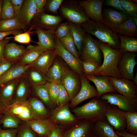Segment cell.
Segmentation results:
<instances>
[{"label": "cell", "mask_w": 137, "mask_h": 137, "mask_svg": "<svg viewBox=\"0 0 137 137\" xmlns=\"http://www.w3.org/2000/svg\"><path fill=\"white\" fill-rule=\"evenodd\" d=\"M59 40L62 46L65 49L76 57L79 59L78 52L75 45L71 31L66 36Z\"/></svg>", "instance_id": "obj_40"}, {"label": "cell", "mask_w": 137, "mask_h": 137, "mask_svg": "<svg viewBox=\"0 0 137 137\" xmlns=\"http://www.w3.org/2000/svg\"><path fill=\"white\" fill-rule=\"evenodd\" d=\"M100 98L125 112L135 111L137 110V98H129L116 92L105 93Z\"/></svg>", "instance_id": "obj_5"}, {"label": "cell", "mask_w": 137, "mask_h": 137, "mask_svg": "<svg viewBox=\"0 0 137 137\" xmlns=\"http://www.w3.org/2000/svg\"><path fill=\"white\" fill-rule=\"evenodd\" d=\"M16 137H37V134L26 124L18 128Z\"/></svg>", "instance_id": "obj_47"}, {"label": "cell", "mask_w": 137, "mask_h": 137, "mask_svg": "<svg viewBox=\"0 0 137 137\" xmlns=\"http://www.w3.org/2000/svg\"><path fill=\"white\" fill-rule=\"evenodd\" d=\"M104 3L106 6L113 7L120 11L126 12L122 6L120 0H106L104 1Z\"/></svg>", "instance_id": "obj_50"}, {"label": "cell", "mask_w": 137, "mask_h": 137, "mask_svg": "<svg viewBox=\"0 0 137 137\" xmlns=\"http://www.w3.org/2000/svg\"><path fill=\"white\" fill-rule=\"evenodd\" d=\"M36 7V16L41 13L44 11V7L47 4V0H35Z\"/></svg>", "instance_id": "obj_54"}, {"label": "cell", "mask_w": 137, "mask_h": 137, "mask_svg": "<svg viewBox=\"0 0 137 137\" xmlns=\"http://www.w3.org/2000/svg\"><path fill=\"white\" fill-rule=\"evenodd\" d=\"M68 67L67 64L57 55L52 64L45 74L47 82L59 84L61 83L62 76Z\"/></svg>", "instance_id": "obj_18"}, {"label": "cell", "mask_w": 137, "mask_h": 137, "mask_svg": "<svg viewBox=\"0 0 137 137\" xmlns=\"http://www.w3.org/2000/svg\"><path fill=\"white\" fill-rule=\"evenodd\" d=\"M14 64V63L4 59L0 63V77L4 75Z\"/></svg>", "instance_id": "obj_52"}, {"label": "cell", "mask_w": 137, "mask_h": 137, "mask_svg": "<svg viewBox=\"0 0 137 137\" xmlns=\"http://www.w3.org/2000/svg\"><path fill=\"white\" fill-rule=\"evenodd\" d=\"M62 130L60 127L55 126L51 131L48 137H62Z\"/></svg>", "instance_id": "obj_56"}, {"label": "cell", "mask_w": 137, "mask_h": 137, "mask_svg": "<svg viewBox=\"0 0 137 137\" xmlns=\"http://www.w3.org/2000/svg\"><path fill=\"white\" fill-rule=\"evenodd\" d=\"M57 55L60 57L73 71L80 76L84 74L81 60L65 49L58 38L56 42Z\"/></svg>", "instance_id": "obj_12"}, {"label": "cell", "mask_w": 137, "mask_h": 137, "mask_svg": "<svg viewBox=\"0 0 137 137\" xmlns=\"http://www.w3.org/2000/svg\"><path fill=\"white\" fill-rule=\"evenodd\" d=\"M20 30H16L7 32H0V41L3 39L8 35H15L20 33Z\"/></svg>", "instance_id": "obj_57"}, {"label": "cell", "mask_w": 137, "mask_h": 137, "mask_svg": "<svg viewBox=\"0 0 137 137\" xmlns=\"http://www.w3.org/2000/svg\"><path fill=\"white\" fill-rule=\"evenodd\" d=\"M104 1V0H84L79 1L78 2L89 19L103 23L102 7Z\"/></svg>", "instance_id": "obj_11"}, {"label": "cell", "mask_w": 137, "mask_h": 137, "mask_svg": "<svg viewBox=\"0 0 137 137\" xmlns=\"http://www.w3.org/2000/svg\"><path fill=\"white\" fill-rule=\"evenodd\" d=\"M71 24V32L80 56L84 47L86 33L79 25Z\"/></svg>", "instance_id": "obj_29"}, {"label": "cell", "mask_w": 137, "mask_h": 137, "mask_svg": "<svg viewBox=\"0 0 137 137\" xmlns=\"http://www.w3.org/2000/svg\"><path fill=\"white\" fill-rule=\"evenodd\" d=\"M3 0H0V21L1 20V10Z\"/></svg>", "instance_id": "obj_61"}, {"label": "cell", "mask_w": 137, "mask_h": 137, "mask_svg": "<svg viewBox=\"0 0 137 137\" xmlns=\"http://www.w3.org/2000/svg\"><path fill=\"white\" fill-rule=\"evenodd\" d=\"M120 41L119 48L124 53H136L137 52V39L118 35Z\"/></svg>", "instance_id": "obj_37"}, {"label": "cell", "mask_w": 137, "mask_h": 137, "mask_svg": "<svg viewBox=\"0 0 137 137\" xmlns=\"http://www.w3.org/2000/svg\"><path fill=\"white\" fill-rule=\"evenodd\" d=\"M125 112L116 106L109 105L106 115V120L118 132L125 130L126 122Z\"/></svg>", "instance_id": "obj_16"}, {"label": "cell", "mask_w": 137, "mask_h": 137, "mask_svg": "<svg viewBox=\"0 0 137 137\" xmlns=\"http://www.w3.org/2000/svg\"><path fill=\"white\" fill-rule=\"evenodd\" d=\"M94 137H97L95 135H94Z\"/></svg>", "instance_id": "obj_64"}, {"label": "cell", "mask_w": 137, "mask_h": 137, "mask_svg": "<svg viewBox=\"0 0 137 137\" xmlns=\"http://www.w3.org/2000/svg\"><path fill=\"white\" fill-rule=\"evenodd\" d=\"M59 9L61 16L71 23L80 25L89 19L78 1H64Z\"/></svg>", "instance_id": "obj_4"}, {"label": "cell", "mask_w": 137, "mask_h": 137, "mask_svg": "<svg viewBox=\"0 0 137 137\" xmlns=\"http://www.w3.org/2000/svg\"><path fill=\"white\" fill-rule=\"evenodd\" d=\"M126 122V131L132 134H137V112H125Z\"/></svg>", "instance_id": "obj_38"}, {"label": "cell", "mask_w": 137, "mask_h": 137, "mask_svg": "<svg viewBox=\"0 0 137 137\" xmlns=\"http://www.w3.org/2000/svg\"><path fill=\"white\" fill-rule=\"evenodd\" d=\"M102 54L99 47V41L95 40L91 35L86 33L84 47L79 56L80 59L92 60L100 66Z\"/></svg>", "instance_id": "obj_6"}, {"label": "cell", "mask_w": 137, "mask_h": 137, "mask_svg": "<svg viewBox=\"0 0 137 137\" xmlns=\"http://www.w3.org/2000/svg\"><path fill=\"white\" fill-rule=\"evenodd\" d=\"M35 17L32 29L38 27L54 31L63 19L61 16L47 14L44 11Z\"/></svg>", "instance_id": "obj_14"}, {"label": "cell", "mask_w": 137, "mask_h": 137, "mask_svg": "<svg viewBox=\"0 0 137 137\" xmlns=\"http://www.w3.org/2000/svg\"><path fill=\"white\" fill-rule=\"evenodd\" d=\"M30 65H23L17 63L14 64L0 77V86L8 81L23 77Z\"/></svg>", "instance_id": "obj_26"}, {"label": "cell", "mask_w": 137, "mask_h": 137, "mask_svg": "<svg viewBox=\"0 0 137 137\" xmlns=\"http://www.w3.org/2000/svg\"><path fill=\"white\" fill-rule=\"evenodd\" d=\"M116 134L122 137H137V135L130 134L125 130L122 132L116 131Z\"/></svg>", "instance_id": "obj_58"}, {"label": "cell", "mask_w": 137, "mask_h": 137, "mask_svg": "<svg viewBox=\"0 0 137 137\" xmlns=\"http://www.w3.org/2000/svg\"><path fill=\"white\" fill-rule=\"evenodd\" d=\"M25 27L18 18L1 20L0 21V32H7L23 30Z\"/></svg>", "instance_id": "obj_35"}, {"label": "cell", "mask_w": 137, "mask_h": 137, "mask_svg": "<svg viewBox=\"0 0 137 137\" xmlns=\"http://www.w3.org/2000/svg\"><path fill=\"white\" fill-rule=\"evenodd\" d=\"M49 82L42 85L32 87L35 95L48 106L53 107L54 105L51 101L48 91Z\"/></svg>", "instance_id": "obj_36"}, {"label": "cell", "mask_w": 137, "mask_h": 137, "mask_svg": "<svg viewBox=\"0 0 137 137\" xmlns=\"http://www.w3.org/2000/svg\"><path fill=\"white\" fill-rule=\"evenodd\" d=\"M3 117L0 118V124L8 129L18 128L20 120L14 115L7 113H4Z\"/></svg>", "instance_id": "obj_39"}, {"label": "cell", "mask_w": 137, "mask_h": 137, "mask_svg": "<svg viewBox=\"0 0 137 137\" xmlns=\"http://www.w3.org/2000/svg\"><path fill=\"white\" fill-rule=\"evenodd\" d=\"M30 86L25 78H21L16 89L13 103L27 101L30 92Z\"/></svg>", "instance_id": "obj_32"}, {"label": "cell", "mask_w": 137, "mask_h": 137, "mask_svg": "<svg viewBox=\"0 0 137 137\" xmlns=\"http://www.w3.org/2000/svg\"><path fill=\"white\" fill-rule=\"evenodd\" d=\"M48 91L51 101L54 105L58 106L60 91L59 84L53 82H49Z\"/></svg>", "instance_id": "obj_43"}, {"label": "cell", "mask_w": 137, "mask_h": 137, "mask_svg": "<svg viewBox=\"0 0 137 137\" xmlns=\"http://www.w3.org/2000/svg\"><path fill=\"white\" fill-rule=\"evenodd\" d=\"M57 55L56 50H46L31 64V66L45 74Z\"/></svg>", "instance_id": "obj_20"}, {"label": "cell", "mask_w": 137, "mask_h": 137, "mask_svg": "<svg viewBox=\"0 0 137 137\" xmlns=\"http://www.w3.org/2000/svg\"><path fill=\"white\" fill-rule=\"evenodd\" d=\"M60 91L58 96V105L56 109L59 108L67 104L71 100L69 95L61 83L59 84Z\"/></svg>", "instance_id": "obj_46"}, {"label": "cell", "mask_w": 137, "mask_h": 137, "mask_svg": "<svg viewBox=\"0 0 137 137\" xmlns=\"http://www.w3.org/2000/svg\"><path fill=\"white\" fill-rule=\"evenodd\" d=\"M3 114L0 113V118H1L3 116Z\"/></svg>", "instance_id": "obj_62"}, {"label": "cell", "mask_w": 137, "mask_h": 137, "mask_svg": "<svg viewBox=\"0 0 137 137\" xmlns=\"http://www.w3.org/2000/svg\"><path fill=\"white\" fill-rule=\"evenodd\" d=\"M131 16L126 12L111 8L102 11L103 23L117 33L120 25Z\"/></svg>", "instance_id": "obj_7"}, {"label": "cell", "mask_w": 137, "mask_h": 137, "mask_svg": "<svg viewBox=\"0 0 137 137\" xmlns=\"http://www.w3.org/2000/svg\"><path fill=\"white\" fill-rule=\"evenodd\" d=\"M15 18V14L10 0H3L1 10V20Z\"/></svg>", "instance_id": "obj_42"}, {"label": "cell", "mask_w": 137, "mask_h": 137, "mask_svg": "<svg viewBox=\"0 0 137 137\" xmlns=\"http://www.w3.org/2000/svg\"><path fill=\"white\" fill-rule=\"evenodd\" d=\"M3 111L0 108V113L3 114Z\"/></svg>", "instance_id": "obj_63"}, {"label": "cell", "mask_w": 137, "mask_h": 137, "mask_svg": "<svg viewBox=\"0 0 137 137\" xmlns=\"http://www.w3.org/2000/svg\"><path fill=\"white\" fill-rule=\"evenodd\" d=\"M18 128L3 129L0 126V137H16Z\"/></svg>", "instance_id": "obj_51"}, {"label": "cell", "mask_w": 137, "mask_h": 137, "mask_svg": "<svg viewBox=\"0 0 137 137\" xmlns=\"http://www.w3.org/2000/svg\"><path fill=\"white\" fill-rule=\"evenodd\" d=\"M132 81L135 83V84L137 85V72L135 74V76L134 77Z\"/></svg>", "instance_id": "obj_60"}, {"label": "cell", "mask_w": 137, "mask_h": 137, "mask_svg": "<svg viewBox=\"0 0 137 137\" xmlns=\"http://www.w3.org/2000/svg\"><path fill=\"white\" fill-rule=\"evenodd\" d=\"M27 51L26 48L13 43H8L4 48V59L14 63L18 62Z\"/></svg>", "instance_id": "obj_25"}, {"label": "cell", "mask_w": 137, "mask_h": 137, "mask_svg": "<svg viewBox=\"0 0 137 137\" xmlns=\"http://www.w3.org/2000/svg\"><path fill=\"white\" fill-rule=\"evenodd\" d=\"M137 54L124 53L119 60L118 65V71L122 78L132 80L134 77V70L137 64Z\"/></svg>", "instance_id": "obj_13"}, {"label": "cell", "mask_w": 137, "mask_h": 137, "mask_svg": "<svg viewBox=\"0 0 137 137\" xmlns=\"http://www.w3.org/2000/svg\"><path fill=\"white\" fill-rule=\"evenodd\" d=\"M20 78L7 82L0 86V108L3 111L13 101Z\"/></svg>", "instance_id": "obj_17"}, {"label": "cell", "mask_w": 137, "mask_h": 137, "mask_svg": "<svg viewBox=\"0 0 137 137\" xmlns=\"http://www.w3.org/2000/svg\"><path fill=\"white\" fill-rule=\"evenodd\" d=\"M94 122L87 120L62 134V137H94L93 127Z\"/></svg>", "instance_id": "obj_22"}, {"label": "cell", "mask_w": 137, "mask_h": 137, "mask_svg": "<svg viewBox=\"0 0 137 137\" xmlns=\"http://www.w3.org/2000/svg\"><path fill=\"white\" fill-rule=\"evenodd\" d=\"M35 29L38 39V41L37 42L38 45L44 50H55L57 38L55 31L38 27Z\"/></svg>", "instance_id": "obj_19"}, {"label": "cell", "mask_w": 137, "mask_h": 137, "mask_svg": "<svg viewBox=\"0 0 137 137\" xmlns=\"http://www.w3.org/2000/svg\"><path fill=\"white\" fill-rule=\"evenodd\" d=\"M120 1L123 9L131 17L137 14L136 1L120 0Z\"/></svg>", "instance_id": "obj_44"}, {"label": "cell", "mask_w": 137, "mask_h": 137, "mask_svg": "<svg viewBox=\"0 0 137 137\" xmlns=\"http://www.w3.org/2000/svg\"><path fill=\"white\" fill-rule=\"evenodd\" d=\"M27 101L32 111L40 119H45L48 116V110L41 100L37 98L32 97Z\"/></svg>", "instance_id": "obj_34"}, {"label": "cell", "mask_w": 137, "mask_h": 137, "mask_svg": "<svg viewBox=\"0 0 137 137\" xmlns=\"http://www.w3.org/2000/svg\"><path fill=\"white\" fill-rule=\"evenodd\" d=\"M119 35L127 37L137 36V26L131 16L120 25L117 31Z\"/></svg>", "instance_id": "obj_33"}, {"label": "cell", "mask_w": 137, "mask_h": 137, "mask_svg": "<svg viewBox=\"0 0 137 137\" xmlns=\"http://www.w3.org/2000/svg\"><path fill=\"white\" fill-rule=\"evenodd\" d=\"M23 77L32 87L48 82L45 74L31 66L27 69Z\"/></svg>", "instance_id": "obj_30"}, {"label": "cell", "mask_w": 137, "mask_h": 137, "mask_svg": "<svg viewBox=\"0 0 137 137\" xmlns=\"http://www.w3.org/2000/svg\"><path fill=\"white\" fill-rule=\"evenodd\" d=\"M109 105L106 101L94 97L83 105L76 108L73 111L79 119L95 122L107 120L106 115Z\"/></svg>", "instance_id": "obj_2"}, {"label": "cell", "mask_w": 137, "mask_h": 137, "mask_svg": "<svg viewBox=\"0 0 137 137\" xmlns=\"http://www.w3.org/2000/svg\"><path fill=\"white\" fill-rule=\"evenodd\" d=\"M26 48L27 52L17 63L23 65H30L46 50L41 48L38 45H29Z\"/></svg>", "instance_id": "obj_31"}, {"label": "cell", "mask_w": 137, "mask_h": 137, "mask_svg": "<svg viewBox=\"0 0 137 137\" xmlns=\"http://www.w3.org/2000/svg\"><path fill=\"white\" fill-rule=\"evenodd\" d=\"M81 62L85 76L94 75L100 66L96 63L91 59H86L81 60Z\"/></svg>", "instance_id": "obj_41"}, {"label": "cell", "mask_w": 137, "mask_h": 137, "mask_svg": "<svg viewBox=\"0 0 137 137\" xmlns=\"http://www.w3.org/2000/svg\"><path fill=\"white\" fill-rule=\"evenodd\" d=\"M107 120L94 122V133L97 137H122L117 135Z\"/></svg>", "instance_id": "obj_28"}, {"label": "cell", "mask_w": 137, "mask_h": 137, "mask_svg": "<svg viewBox=\"0 0 137 137\" xmlns=\"http://www.w3.org/2000/svg\"><path fill=\"white\" fill-rule=\"evenodd\" d=\"M4 113L12 114L20 120L26 122L32 119H41L32 111L27 100L12 103L6 108L4 111L3 113Z\"/></svg>", "instance_id": "obj_9"}, {"label": "cell", "mask_w": 137, "mask_h": 137, "mask_svg": "<svg viewBox=\"0 0 137 137\" xmlns=\"http://www.w3.org/2000/svg\"><path fill=\"white\" fill-rule=\"evenodd\" d=\"M135 25L137 26V14H135L131 16Z\"/></svg>", "instance_id": "obj_59"}, {"label": "cell", "mask_w": 137, "mask_h": 137, "mask_svg": "<svg viewBox=\"0 0 137 137\" xmlns=\"http://www.w3.org/2000/svg\"><path fill=\"white\" fill-rule=\"evenodd\" d=\"M63 0H47L46 6V9L50 12L54 14L58 13Z\"/></svg>", "instance_id": "obj_48"}, {"label": "cell", "mask_w": 137, "mask_h": 137, "mask_svg": "<svg viewBox=\"0 0 137 137\" xmlns=\"http://www.w3.org/2000/svg\"><path fill=\"white\" fill-rule=\"evenodd\" d=\"M26 124L40 136L45 137L55 126L54 123L50 119H32L26 122Z\"/></svg>", "instance_id": "obj_21"}, {"label": "cell", "mask_w": 137, "mask_h": 137, "mask_svg": "<svg viewBox=\"0 0 137 137\" xmlns=\"http://www.w3.org/2000/svg\"><path fill=\"white\" fill-rule=\"evenodd\" d=\"M100 49L103 55L104 59L94 75L104 76L118 79L123 78L118 68L119 60L124 53L121 49L113 48L99 41Z\"/></svg>", "instance_id": "obj_1"}, {"label": "cell", "mask_w": 137, "mask_h": 137, "mask_svg": "<svg viewBox=\"0 0 137 137\" xmlns=\"http://www.w3.org/2000/svg\"><path fill=\"white\" fill-rule=\"evenodd\" d=\"M13 38L15 41L21 43L28 44L31 41L29 31L19 33Z\"/></svg>", "instance_id": "obj_49"}, {"label": "cell", "mask_w": 137, "mask_h": 137, "mask_svg": "<svg viewBox=\"0 0 137 137\" xmlns=\"http://www.w3.org/2000/svg\"><path fill=\"white\" fill-rule=\"evenodd\" d=\"M50 120L54 123H70L76 121V119L70 111L69 105L67 104L54 110Z\"/></svg>", "instance_id": "obj_27"}, {"label": "cell", "mask_w": 137, "mask_h": 137, "mask_svg": "<svg viewBox=\"0 0 137 137\" xmlns=\"http://www.w3.org/2000/svg\"><path fill=\"white\" fill-rule=\"evenodd\" d=\"M10 1L14 10L15 18H16L21 10L24 0H10Z\"/></svg>", "instance_id": "obj_53"}, {"label": "cell", "mask_w": 137, "mask_h": 137, "mask_svg": "<svg viewBox=\"0 0 137 137\" xmlns=\"http://www.w3.org/2000/svg\"><path fill=\"white\" fill-rule=\"evenodd\" d=\"M81 86L78 93L71 101L70 106L74 107L89 98L97 97L98 93L96 88L92 85L84 74L80 76Z\"/></svg>", "instance_id": "obj_15"}, {"label": "cell", "mask_w": 137, "mask_h": 137, "mask_svg": "<svg viewBox=\"0 0 137 137\" xmlns=\"http://www.w3.org/2000/svg\"><path fill=\"white\" fill-rule=\"evenodd\" d=\"M61 83L67 91L71 101L78 94L81 88L80 76L69 67L62 76Z\"/></svg>", "instance_id": "obj_8"}, {"label": "cell", "mask_w": 137, "mask_h": 137, "mask_svg": "<svg viewBox=\"0 0 137 137\" xmlns=\"http://www.w3.org/2000/svg\"><path fill=\"white\" fill-rule=\"evenodd\" d=\"M71 27V23L68 21L61 23L55 31L57 38L60 39L66 36L70 32Z\"/></svg>", "instance_id": "obj_45"}, {"label": "cell", "mask_w": 137, "mask_h": 137, "mask_svg": "<svg viewBox=\"0 0 137 137\" xmlns=\"http://www.w3.org/2000/svg\"><path fill=\"white\" fill-rule=\"evenodd\" d=\"M79 25L86 33L95 36L99 41L113 48L120 49L118 35L103 23L89 19Z\"/></svg>", "instance_id": "obj_3"}, {"label": "cell", "mask_w": 137, "mask_h": 137, "mask_svg": "<svg viewBox=\"0 0 137 137\" xmlns=\"http://www.w3.org/2000/svg\"><path fill=\"white\" fill-rule=\"evenodd\" d=\"M85 76L95 85L98 93L97 97L99 98L102 95L107 93L116 92L107 76L94 75Z\"/></svg>", "instance_id": "obj_24"}, {"label": "cell", "mask_w": 137, "mask_h": 137, "mask_svg": "<svg viewBox=\"0 0 137 137\" xmlns=\"http://www.w3.org/2000/svg\"><path fill=\"white\" fill-rule=\"evenodd\" d=\"M37 13L35 0H24L21 10L16 18L18 19L25 27L29 25Z\"/></svg>", "instance_id": "obj_23"}, {"label": "cell", "mask_w": 137, "mask_h": 137, "mask_svg": "<svg viewBox=\"0 0 137 137\" xmlns=\"http://www.w3.org/2000/svg\"><path fill=\"white\" fill-rule=\"evenodd\" d=\"M10 38L6 37L0 41V63L4 59V52L5 46L8 43Z\"/></svg>", "instance_id": "obj_55"}, {"label": "cell", "mask_w": 137, "mask_h": 137, "mask_svg": "<svg viewBox=\"0 0 137 137\" xmlns=\"http://www.w3.org/2000/svg\"><path fill=\"white\" fill-rule=\"evenodd\" d=\"M107 77L116 91L119 93L130 98H137V85L133 81L123 78Z\"/></svg>", "instance_id": "obj_10"}]
</instances>
